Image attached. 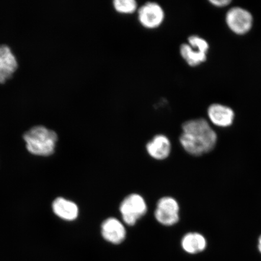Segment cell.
Returning a JSON list of instances; mask_svg holds the SVG:
<instances>
[{"instance_id": "1", "label": "cell", "mask_w": 261, "mask_h": 261, "mask_svg": "<svg viewBox=\"0 0 261 261\" xmlns=\"http://www.w3.org/2000/svg\"><path fill=\"white\" fill-rule=\"evenodd\" d=\"M181 128L179 142L189 154L200 156L206 154L217 144V133L203 118L188 120Z\"/></svg>"}, {"instance_id": "2", "label": "cell", "mask_w": 261, "mask_h": 261, "mask_svg": "<svg viewBox=\"0 0 261 261\" xmlns=\"http://www.w3.org/2000/svg\"><path fill=\"white\" fill-rule=\"evenodd\" d=\"M26 148L31 154L48 156L54 154L58 136L54 130L44 126H35L23 136Z\"/></svg>"}, {"instance_id": "3", "label": "cell", "mask_w": 261, "mask_h": 261, "mask_svg": "<svg viewBox=\"0 0 261 261\" xmlns=\"http://www.w3.org/2000/svg\"><path fill=\"white\" fill-rule=\"evenodd\" d=\"M147 208L144 198L137 194L127 196L119 207L124 223L129 226H135L137 222L144 216Z\"/></svg>"}, {"instance_id": "4", "label": "cell", "mask_w": 261, "mask_h": 261, "mask_svg": "<svg viewBox=\"0 0 261 261\" xmlns=\"http://www.w3.org/2000/svg\"><path fill=\"white\" fill-rule=\"evenodd\" d=\"M137 12L140 24L146 29L158 28L164 22L165 12L158 3L146 2L140 6Z\"/></svg>"}, {"instance_id": "5", "label": "cell", "mask_w": 261, "mask_h": 261, "mask_svg": "<svg viewBox=\"0 0 261 261\" xmlns=\"http://www.w3.org/2000/svg\"><path fill=\"white\" fill-rule=\"evenodd\" d=\"M253 16L249 11L240 7L228 10L226 15L228 28L234 34L244 35L250 31L253 25Z\"/></svg>"}, {"instance_id": "6", "label": "cell", "mask_w": 261, "mask_h": 261, "mask_svg": "<svg viewBox=\"0 0 261 261\" xmlns=\"http://www.w3.org/2000/svg\"><path fill=\"white\" fill-rule=\"evenodd\" d=\"M179 211V204L174 198L163 197L160 199L156 204L155 218L163 226H171L178 223Z\"/></svg>"}, {"instance_id": "7", "label": "cell", "mask_w": 261, "mask_h": 261, "mask_svg": "<svg viewBox=\"0 0 261 261\" xmlns=\"http://www.w3.org/2000/svg\"><path fill=\"white\" fill-rule=\"evenodd\" d=\"M101 233L108 242L117 245L125 240L126 231L121 222L117 218L111 217L103 222Z\"/></svg>"}, {"instance_id": "8", "label": "cell", "mask_w": 261, "mask_h": 261, "mask_svg": "<svg viewBox=\"0 0 261 261\" xmlns=\"http://www.w3.org/2000/svg\"><path fill=\"white\" fill-rule=\"evenodd\" d=\"M18 67V62L8 45L0 44V83L12 76Z\"/></svg>"}, {"instance_id": "9", "label": "cell", "mask_w": 261, "mask_h": 261, "mask_svg": "<svg viewBox=\"0 0 261 261\" xmlns=\"http://www.w3.org/2000/svg\"><path fill=\"white\" fill-rule=\"evenodd\" d=\"M207 114L211 122L220 127L230 126L234 118L233 110L220 103L212 104L208 107Z\"/></svg>"}, {"instance_id": "10", "label": "cell", "mask_w": 261, "mask_h": 261, "mask_svg": "<svg viewBox=\"0 0 261 261\" xmlns=\"http://www.w3.org/2000/svg\"><path fill=\"white\" fill-rule=\"evenodd\" d=\"M147 152L153 159L165 160L168 158L171 151L170 140L165 135H156L151 141L147 143Z\"/></svg>"}, {"instance_id": "11", "label": "cell", "mask_w": 261, "mask_h": 261, "mask_svg": "<svg viewBox=\"0 0 261 261\" xmlns=\"http://www.w3.org/2000/svg\"><path fill=\"white\" fill-rule=\"evenodd\" d=\"M52 207L54 213L65 221H74L79 215V208L77 204L64 198H57L54 201Z\"/></svg>"}, {"instance_id": "12", "label": "cell", "mask_w": 261, "mask_h": 261, "mask_svg": "<svg viewBox=\"0 0 261 261\" xmlns=\"http://www.w3.org/2000/svg\"><path fill=\"white\" fill-rule=\"evenodd\" d=\"M182 249L188 253L196 254L203 252L206 247V240L200 233H188L181 240Z\"/></svg>"}, {"instance_id": "13", "label": "cell", "mask_w": 261, "mask_h": 261, "mask_svg": "<svg viewBox=\"0 0 261 261\" xmlns=\"http://www.w3.org/2000/svg\"><path fill=\"white\" fill-rule=\"evenodd\" d=\"M179 53L182 59L191 67L198 66L207 60V54L196 50L188 43L180 45Z\"/></svg>"}, {"instance_id": "14", "label": "cell", "mask_w": 261, "mask_h": 261, "mask_svg": "<svg viewBox=\"0 0 261 261\" xmlns=\"http://www.w3.org/2000/svg\"><path fill=\"white\" fill-rule=\"evenodd\" d=\"M113 6L116 12L121 14H134L139 9L136 0H114Z\"/></svg>"}, {"instance_id": "15", "label": "cell", "mask_w": 261, "mask_h": 261, "mask_svg": "<svg viewBox=\"0 0 261 261\" xmlns=\"http://www.w3.org/2000/svg\"><path fill=\"white\" fill-rule=\"evenodd\" d=\"M188 44L196 50L207 54L210 48L208 42L198 35H191L188 39Z\"/></svg>"}, {"instance_id": "16", "label": "cell", "mask_w": 261, "mask_h": 261, "mask_svg": "<svg viewBox=\"0 0 261 261\" xmlns=\"http://www.w3.org/2000/svg\"><path fill=\"white\" fill-rule=\"evenodd\" d=\"M211 4L217 7L222 8L226 6L231 3L230 0H211Z\"/></svg>"}, {"instance_id": "17", "label": "cell", "mask_w": 261, "mask_h": 261, "mask_svg": "<svg viewBox=\"0 0 261 261\" xmlns=\"http://www.w3.org/2000/svg\"><path fill=\"white\" fill-rule=\"evenodd\" d=\"M258 249L261 253V236L259 237L258 241Z\"/></svg>"}]
</instances>
